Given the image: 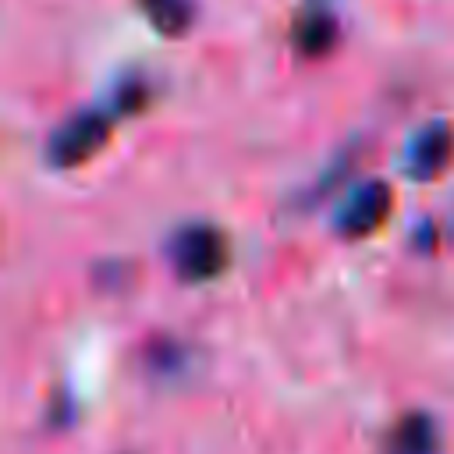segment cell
<instances>
[{
    "instance_id": "52a82bcc",
    "label": "cell",
    "mask_w": 454,
    "mask_h": 454,
    "mask_svg": "<svg viewBox=\"0 0 454 454\" xmlns=\"http://www.w3.org/2000/svg\"><path fill=\"white\" fill-rule=\"evenodd\" d=\"M138 7L149 18V25L163 35H184L195 21L192 0H138Z\"/></svg>"
},
{
    "instance_id": "277c9868",
    "label": "cell",
    "mask_w": 454,
    "mask_h": 454,
    "mask_svg": "<svg viewBox=\"0 0 454 454\" xmlns=\"http://www.w3.org/2000/svg\"><path fill=\"white\" fill-rule=\"evenodd\" d=\"M454 160V128L436 121L419 128V135L404 149V174L411 181H433L440 177Z\"/></svg>"
},
{
    "instance_id": "ba28073f",
    "label": "cell",
    "mask_w": 454,
    "mask_h": 454,
    "mask_svg": "<svg viewBox=\"0 0 454 454\" xmlns=\"http://www.w3.org/2000/svg\"><path fill=\"white\" fill-rule=\"evenodd\" d=\"M145 103V85L142 82H124L117 89V110H138Z\"/></svg>"
},
{
    "instance_id": "6da1fadb",
    "label": "cell",
    "mask_w": 454,
    "mask_h": 454,
    "mask_svg": "<svg viewBox=\"0 0 454 454\" xmlns=\"http://www.w3.org/2000/svg\"><path fill=\"white\" fill-rule=\"evenodd\" d=\"M227 259H231V245H227L223 231H216L209 223H188L170 241L174 273L188 284H202V280L220 277L227 270Z\"/></svg>"
},
{
    "instance_id": "7a4b0ae2",
    "label": "cell",
    "mask_w": 454,
    "mask_h": 454,
    "mask_svg": "<svg viewBox=\"0 0 454 454\" xmlns=\"http://www.w3.org/2000/svg\"><path fill=\"white\" fill-rule=\"evenodd\" d=\"M110 138V121L96 110H82L74 117H67L46 142V156L53 167H78L85 160H92Z\"/></svg>"
},
{
    "instance_id": "8992f818",
    "label": "cell",
    "mask_w": 454,
    "mask_h": 454,
    "mask_svg": "<svg viewBox=\"0 0 454 454\" xmlns=\"http://www.w3.org/2000/svg\"><path fill=\"white\" fill-rule=\"evenodd\" d=\"M291 35H294L298 53H305V57H323V53H330L333 43H337V21H333L326 11H305V14L294 21Z\"/></svg>"
},
{
    "instance_id": "5b68a950",
    "label": "cell",
    "mask_w": 454,
    "mask_h": 454,
    "mask_svg": "<svg viewBox=\"0 0 454 454\" xmlns=\"http://www.w3.org/2000/svg\"><path fill=\"white\" fill-rule=\"evenodd\" d=\"M436 450H440V433L426 411L401 415L383 440V454H436Z\"/></svg>"
},
{
    "instance_id": "3957f363",
    "label": "cell",
    "mask_w": 454,
    "mask_h": 454,
    "mask_svg": "<svg viewBox=\"0 0 454 454\" xmlns=\"http://www.w3.org/2000/svg\"><path fill=\"white\" fill-rule=\"evenodd\" d=\"M390 206H394V192L387 181H365L362 188H355L348 195V202L340 206L337 213V231L344 238H365L372 234L387 216H390Z\"/></svg>"
}]
</instances>
